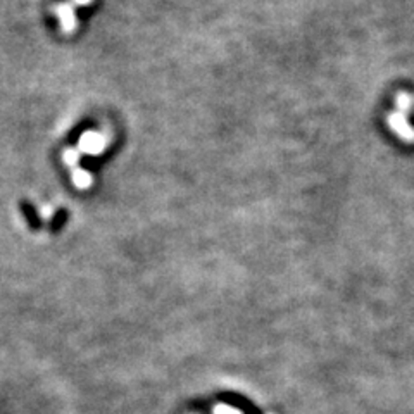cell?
I'll return each instance as SVG.
<instances>
[{
    "label": "cell",
    "instance_id": "6da1fadb",
    "mask_svg": "<svg viewBox=\"0 0 414 414\" xmlns=\"http://www.w3.org/2000/svg\"><path fill=\"white\" fill-rule=\"evenodd\" d=\"M389 124L394 131L397 133L399 138H402L404 142L413 143L414 142V128L409 124V121L406 119L404 112L396 111L389 116Z\"/></svg>",
    "mask_w": 414,
    "mask_h": 414
},
{
    "label": "cell",
    "instance_id": "7a4b0ae2",
    "mask_svg": "<svg viewBox=\"0 0 414 414\" xmlns=\"http://www.w3.org/2000/svg\"><path fill=\"white\" fill-rule=\"evenodd\" d=\"M56 13L64 32H71V30L75 28V13L73 9H71L70 4H60V6H57Z\"/></svg>",
    "mask_w": 414,
    "mask_h": 414
},
{
    "label": "cell",
    "instance_id": "3957f363",
    "mask_svg": "<svg viewBox=\"0 0 414 414\" xmlns=\"http://www.w3.org/2000/svg\"><path fill=\"white\" fill-rule=\"evenodd\" d=\"M97 138H98V136L93 135V133H86V135L83 136V140H82V149L85 152H89V154H95V152L101 149Z\"/></svg>",
    "mask_w": 414,
    "mask_h": 414
},
{
    "label": "cell",
    "instance_id": "277c9868",
    "mask_svg": "<svg viewBox=\"0 0 414 414\" xmlns=\"http://www.w3.org/2000/svg\"><path fill=\"white\" fill-rule=\"evenodd\" d=\"M397 111L408 112L414 108V97L409 93H399L397 95Z\"/></svg>",
    "mask_w": 414,
    "mask_h": 414
},
{
    "label": "cell",
    "instance_id": "5b68a950",
    "mask_svg": "<svg viewBox=\"0 0 414 414\" xmlns=\"http://www.w3.org/2000/svg\"><path fill=\"white\" fill-rule=\"evenodd\" d=\"M73 178H75V183L78 185V187H86V185L90 183V178H89V174L85 173V171H75V174H73Z\"/></svg>",
    "mask_w": 414,
    "mask_h": 414
},
{
    "label": "cell",
    "instance_id": "8992f818",
    "mask_svg": "<svg viewBox=\"0 0 414 414\" xmlns=\"http://www.w3.org/2000/svg\"><path fill=\"white\" fill-rule=\"evenodd\" d=\"M64 161H66L70 166L76 164V161H78V152L66 150V152H64Z\"/></svg>",
    "mask_w": 414,
    "mask_h": 414
}]
</instances>
